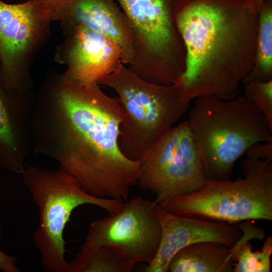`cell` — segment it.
I'll return each mask as SVG.
<instances>
[{
    "instance_id": "603a6c76",
    "label": "cell",
    "mask_w": 272,
    "mask_h": 272,
    "mask_svg": "<svg viewBox=\"0 0 272 272\" xmlns=\"http://www.w3.org/2000/svg\"><path fill=\"white\" fill-rule=\"evenodd\" d=\"M241 1H246V0H241Z\"/></svg>"
},
{
    "instance_id": "9a60e30c",
    "label": "cell",
    "mask_w": 272,
    "mask_h": 272,
    "mask_svg": "<svg viewBox=\"0 0 272 272\" xmlns=\"http://www.w3.org/2000/svg\"><path fill=\"white\" fill-rule=\"evenodd\" d=\"M30 116L20 111L12 112L0 94V145L5 149L21 174L32 148Z\"/></svg>"
},
{
    "instance_id": "277c9868",
    "label": "cell",
    "mask_w": 272,
    "mask_h": 272,
    "mask_svg": "<svg viewBox=\"0 0 272 272\" xmlns=\"http://www.w3.org/2000/svg\"><path fill=\"white\" fill-rule=\"evenodd\" d=\"M97 84L117 94L125 114L119 128L118 145L127 158L140 161L147 151L187 111L190 101L182 99L176 84L145 81L121 63Z\"/></svg>"
},
{
    "instance_id": "2e32d148",
    "label": "cell",
    "mask_w": 272,
    "mask_h": 272,
    "mask_svg": "<svg viewBox=\"0 0 272 272\" xmlns=\"http://www.w3.org/2000/svg\"><path fill=\"white\" fill-rule=\"evenodd\" d=\"M272 80V1L263 0L258 13L254 60L243 85Z\"/></svg>"
},
{
    "instance_id": "ac0fdd59",
    "label": "cell",
    "mask_w": 272,
    "mask_h": 272,
    "mask_svg": "<svg viewBox=\"0 0 272 272\" xmlns=\"http://www.w3.org/2000/svg\"><path fill=\"white\" fill-rule=\"evenodd\" d=\"M242 237L233 254L235 262L233 272H269L270 256L272 254V238L268 236L260 251L253 252L248 242L257 239L256 232L251 228L242 230Z\"/></svg>"
},
{
    "instance_id": "5b68a950",
    "label": "cell",
    "mask_w": 272,
    "mask_h": 272,
    "mask_svg": "<svg viewBox=\"0 0 272 272\" xmlns=\"http://www.w3.org/2000/svg\"><path fill=\"white\" fill-rule=\"evenodd\" d=\"M21 174L38 209L40 225L33 239L40 252L42 267L47 272H68L63 232L73 211L88 204L114 214L121 210L124 202L89 194L61 168L52 170L26 165Z\"/></svg>"
},
{
    "instance_id": "7c38bea8",
    "label": "cell",
    "mask_w": 272,
    "mask_h": 272,
    "mask_svg": "<svg viewBox=\"0 0 272 272\" xmlns=\"http://www.w3.org/2000/svg\"><path fill=\"white\" fill-rule=\"evenodd\" d=\"M155 213L161 227V239L154 258L144 268L146 272H168L173 256L191 244L212 241L231 247L242 237V231L234 224L177 216L158 203Z\"/></svg>"
},
{
    "instance_id": "30bf717a",
    "label": "cell",
    "mask_w": 272,
    "mask_h": 272,
    "mask_svg": "<svg viewBox=\"0 0 272 272\" xmlns=\"http://www.w3.org/2000/svg\"><path fill=\"white\" fill-rule=\"evenodd\" d=\"M50 20L60 22L66 32L83 25L105 34L122 51V62L134 58L133 34L128 21L116 0H40Z\"/></svg>"
},
{
    "instance_id": "ba28073f",
    "label": "cell",
    "mask_w": 272,
    "mask_h": 272,
    "mask_svg": "<svg viewBox=\"0 0 272 272\" xmlns=\"http://www.w3.org/2000/svg\"><path fill=\"white\" fill-rule=\"evenodd\" d=\"M158 202L137 196L124 202L117 213L90 224L80 248L105 245L117 249L125 260L150 263L161 239V227L155 213Z\"/></svg>"
},
{
    "instance_id": "d6986e66",
    "label": "cell",
    "mask_w": 272,
    "mask_h": 272,
    "mask_svg": "<svg viewBox=\"0 0 272 272\" xmlns=\"http://www.w3.org/2000/svg\"><path fill=\"white\" fill-rule=\"evenodd\" d=\"M244 97L253 103L272 123V80L244 85Z\"/></svg>"
},
{
    "instance_id": "44dd1931",
    "label": "cell",
    "mask_w": 272,
    "mask_h": 272,
    "mask_svg": "<svg viewBox=\"0 0 272 272\" xmlns=\"http://www.w3.org/2000/svg\"><path fill=\"white\" fill-rule=\"evenodd\" d=\"M0 270L4 272H20L17 266L16 258L6 254L0 249Z\"/></svg>"
},
{
    "instance_id": "3957f363",
    "label": "cell",
    "mask_w": 272,
    "mask_h": 272,
    "mask_svg": "<svg viewBox=\"0 0 272 272\" xmlns=\"http://www.w3.org/2000/svg\"><path fill=\"white\" fill-rule=\"evenodd\" d=\"M187 120L209 180H230L235 163L252 145L272 141V123L243 95L197 97Z\"/></svg>"
},
{
    "instance_id": "ffe728a7",
    "label": "cell",
    "mask_w": 272,
    "mask_h": 272,
    "mask_svg": "<svg viewBox=\"0 0 272 272\" xmlns=\"http://www.w3.org/2000/svg\"><path fill=\"white\" fill-rule=\"evenodd\" d=\"M245 154L248 158L253 160H272V141L255 143L249 147Z\"/></svg>"
},
{
    "instance_id": "8992f818",
    "label": "cell",
    "mask_w": 272,
    "mask_h": 272,
    "mask_svg": "<svg viewBox=\"0 0 272 272\" xmlns=\"http://www.w3.org/2000/svg\"><path fill=\"white\" fill-rule=\"evenodd\" d=\"M244 178L207 179L198 190L159 203L167 212L235 224L250 220H272V160L247 158L241 165Z\"/></svg>"
},
{
    "instance_id": "7a4b0ae2",
    "label": "cell",
    "mask_w": 272,
    "mask_h": 272,
    "mask_svg": "<svg viewBox=\"0 0 272 272\" xmlns=\"http://www.w3.org/2000/svg\"><path fill=\"white\" fill-rule=\"evenodd\" d=\"M175 23L185 50L175 83L182 99H232L254 60L258 13L241 0H176Z\"/></svg>"
},
{
    "instance_id": "e0dca14e",
    "label": "cell",
    "mask_w": 272,
    "mask_h": 272,
    "mask_svg": "<svg viewBox=\"0 0 272 272\" xmlns=\"http://www.w3.org/2000/svg\"><path fill=\"white\" fill-rule=\"evenodd\" d=\"M69 263L68 272H131L134 267L117 249L105 245L80 248Z\"/></svg>"
},
{
    "instance_id": "7402d4cb",
    "label": "cell",
    "mask_w": 272,
    "mask_h": 272,
    "mask_svg": "<svg viewBox=\"0 0 272 272\" xmlns=\"http://www.w3.org/2000/svg\"><path fill=\"white\" fill-rule=\"evenodd\" d=\"M262 1L263 0H246L245 1L250 8L257 13H258Z\"/></svg>"
},
{
    "instance_id": "6da1fadb",
    "label": "cell",
    "mask_w": 272,
    "mask_h": 272,
    "mask_svg": "<svg viewBox=\"0 0 272 272\" xmlns=\"http://www.w3.org/2000/svg\"><path fill=\"white\" fill-rule=\"evenodd\" d=\"M125 118L117 97L107 96L98 84L61 76L33 102L32 148L56 161L89 194L125 202L140 172V161L125 157L118 145Z\"/></svg>"
},
{
    "instance_id": "9c48e42d",
    "label": "cell",
    "mask_w": 272,
    "mask_h": 272,
    "mask_svg": "<svg viewBox=\"0 0 272 272\" xmlns=\"http://www.w3.org/2000/svg\"><path fill=\"white\" fill-rule=\"evenodd\" d=\"M50 22L39 0L8 4L0 0V67L19 101L31 100L27 62Z\"/></svg>"
},
{
    "instance_id": "8fae6325",
    "label": "cell",
    "mask_w": 272,
    "mask_h": 272,
    "mask_svg": "<svg viewBox=\"0 0 272 272\" xmlns=\"http://www.w3.org/2000/svg\"><path fill=\"white\" fill-rule=\"evenodd\" d=\"M56 58L67 68L61 76L82 84H97L122 62V51L110 37L83 25L65 32Z\"/></svg>"
},
{
    "instance_id": "4fadbf2b",
    "label": "cell",
    "mask_w": 272,
    "mask_h": 272,
    "mask_svg": "<svg viewBox=\"0 0 272 272\" xmlns=\"http://www.w3.org/2000/svg\"><path fill=\"white\" fill-rule=\"evenodd\" d=\"M126 17L136 47L158 52L178 40L173 8L176 0H116Z\"/></svg>"
},
{
    "instance_id": "52a82bcc",
    "label": "cell",
    "mask_w": 272,
    "mask_h": 272,
    "mask_svg": "<svg viewBox=\"0 0 272 272\" xmlns=\"http://www.w3.org/2000/svg\"><path fill=\"white\" fill-rule=\"evenodd\" d=\"M207 180L187 120L167 130L140 160L137 184L158 203L198 190Z\"/></svg>"
},
{
    "instance_id": "5bb4252c",
    "label": "cell",
    "mask_w": 272,
    "mask_h": 272,
    "mask_svg": "<svg viewBox=\"0 0 272 272\" xmlns=\"http://www.w3.org/2000/svg\"><path fill=\"white\" fill-rule=\"evenodd\" d=\"M239 245L202 241L191 244L178 250L171 259L170 272H233V258Z\"/></svg>"
}]
</instances>
